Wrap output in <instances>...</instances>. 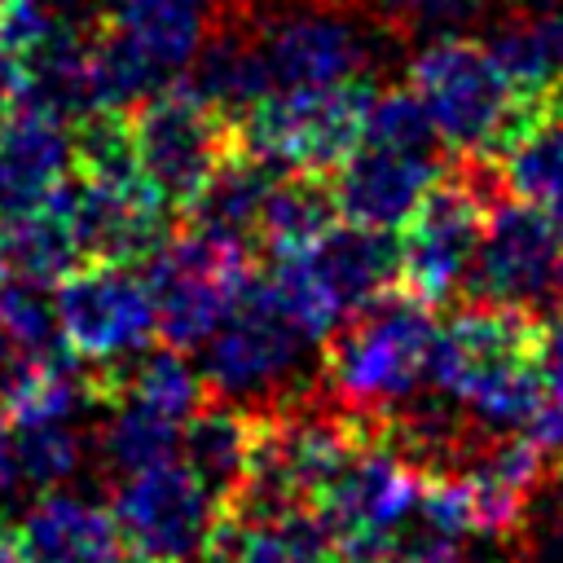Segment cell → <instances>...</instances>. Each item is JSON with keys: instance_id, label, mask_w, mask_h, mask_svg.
Wrapping results in <instances>:
<instances>
[{"instance_id": "cell-1", "label": "cell", "mask_w": 563, "mask_h": 563, "mask_svg": "<svg viewBox=\"0 0 563 563\" xmlns=\"http://www.w3.org/2000/svg\"><path fill=\"white\" fill-rule=\"evenodd\" d=\"M506 180L493 154H453L427 185L400 233V290L427 308H444L462 295L488 211L506 198Z\"/></svg>"}, {"instance_id": "cell-2", "label": "cell", "mask_w": 563, "mask_h": 563, "mask_svg": "<svg viewBox=\"0 0 563 563\" xmlns=\"http://www.w3.org/2000/svg\"><path fill=\"white\" fill-rule=\"evenodd\" d=\"M431 312L435 308L396 286L343 317L325 334L321 387L356 413H387L391 405L409 400L427 383V356L440 325Z\"/></svg>"}, {"instance_id": "cell-3", "label": "cell", "mask_w": 563, "mask_h": 563, "mask_svg": "<svg viewBox=\"0 0 563 563\" xmlns=\"http://www.w3.org/2000/svg\"><path fill=\"white\" fill-rule=\"evenodd\" d=\"M409 88L453 154H497L541 101L510 84L484 40L440 35L409 62Z\"/></svg>"}, {"instance_id": "cell-4", "label": "cell", "mask_w": 563, "mask_h": 563, "mask_svg": "<svg viewBox=\"0 0 563 563\" xmlns=\"http://www.w3.org/2000/svg\"><path fill=\"white\" fill-rule=\"evenodd\" d=\"M374 97L369 75L317 88H268L238 119V141L277 167L334 172L361 145Z\"/></svg>"}, {"instance_id": "cell-5", "label": "cell", "mask_w": 563, "mask_h": 563, "mask_svg": "<svg viewBox=\"0 0 563 563\" xmlns=\"http://www.w3.org/2000/svg\"><path fill=\"white\" fill-rule=\"evenodd\" d=\"M545 317L493 299H457L453 312L435 325L427 383L462 400L471 413L497 396L506 383L541 365Z\"/></svg>"}, {"instance_id": "cell-6", "label": "cell", "mask_w": 563, "mask_h": 563, "mask_svg": "<svg viewBox=\"0 0 563 563\" xmlns=\"http://www.w3.org/2000/svg\"><path fill=\"white\" fill-rule=\"evenodd\" d=\"M251 273H255V251L207 238L189 224L172 233L145 260V286L154 299L158 339L194 352L229 317Z\"/></svg>"}, {"instance_id": "cell-7", "label": "cell", "mask_w": 563, "mask_h": 563, "mask_svg": "<svg viewBox=\"0 0 563 563\" xmlns=\"http://www.w3.org/2000/svg\"><path fill=\"white\" fill-rule=\"evenodd\" d=\"M128 123L141 176L172 211H185L207 176L238 150V123L211 110L185 79L136 101L128 110Z\"/></svg>"}, {"instance_id": "cell-8", "label": "cell", "mask_w": 563, "mask_h": 563, "mask_svg": "<svg viewBox=\"0 0 563 563\" xmlns=\"http://www.w3.org/2000/svg\"><path fill=\"white\" fill-rule=\"evenodd\" d=\"M303 343H312L277 303L268 282L251 273L229 317L198 343V369L211 391L233 400H273L286 391Z\"/></svg>"}, {"instance_id": "cell-9", "label": "cell", "mask_w": 563, "mask_h": 563, "mask_svg": "<svg viewBox=\"0 0 563 563\" xmlns=\"http://www.w3.org/2000/svg\"><path fill=\"white\" fill-rule=\"evenodd\" d=\"M110 510L132 563H207L220 523L216 493L176 457L119 475Z\"/></svg>"}, {"instance_id": "cell-10", "label": "cell", "mask_w": 563, "mask_h": 563, "mask_svg": "<svg viewBox=\"0 0 563 563\" xmlns=\"http://www.w3.org/2000/svg\"><path fill=\"white\" fill-rule=\"evenodd\" d=\"M457 299H493L550 317L563 303V233L550 224V216L506 194L488 211Z\"/></svg>"}, {"instance_id": "cell-11", "label": "cell", "mask_w": 563, "mask_h": 563, "mask_svg": "<svg viewBox=\"0 0 563 563\" xmlns=\"http://www.w3.org/2000/svg\"><path fill=\"white\" fill-rule=\"evenodd\" d=\"M255 18V13H251ZM255 44L273 88H317L361 79L374 62V35L361 31L347 9L312 0L308 9L273 4L255 18Z\"/></svg>"}, {"instance_id": "cell-12", "label": "cell", "mask_w": 563, "mask_h": 563, "mask_svg": "<svg viewBox=\"0 0 563 563\" xmlns=\"http://www.w3.org/2000/svg\"><path fill=\"white\" fill-rule=\"evenodd\" d=\"M53 308L66 347L88 365L141 352L158 334L150 286L128 264H79L53 286Z\"/></svg>"}, {"instance_id": "cell-13", "label": "cell", "mask_w": 563, "mask_h": 563, "mask_svg": "<svg viewBox=\"0 0 563 563\" xmlns=\"http://www.w3.org/2000/svg\"><path fill=\"white\" fill-rule=\"evenodd\" d=\"M57 207L75 233L84 264H145L172 238V207L150 185H110L66 176Z\"/></svg>"}, {"instance_id": "cell-14", "label": "cell", "mask_w": 563, "mask_h": 563, "mask_svg": "<svg viewBox=\"0 0 563 563\" xmlns=\"http://www.w3.org/2000/svg\"><path fill=\"white\" fill-rule=\"evenodd\" d=\"M299 264L334 321H343L400 286V238L391 229L339 220L308 251H299Z\"/></svg>"}, {"instance_id": "cell-15", "label": "cell", "mask_w": 563, "mask_h": 563, "mask_svg": "<svg viewBox=\"0 0 563 563\" xmlns=\"http://www.w3.org/2000/svg\"><path fill=\"white\" fill-rule=\"evenodd\" d=\"M422 475L396 457L391 449L374 444L361 449L312 501V510L325 519L334 541L343 537H365V532H396L405 515H413Z\"/></svg>"}, {"instance_id": "cell-16", "label": "cell", "mask_w": 563, "mask_h": 563, "mask_svg": "<svg viewBox=\"0 0 563 563\" xmlns=\"http://www.w3.org/2000/svg\"><path fill=\"white\" fill-rule=\"evenodd\" d=\"M440 167H444V158H435V154H405V150L361 141L330 172L339 216L352 224L396 233L409 220V211L418 207V198L427 194V185L440 176Z\"/></svg>"}, {"instance_id": "cell-17", "label": "cell", "mask_w": 563, "mask_h": 563, "mask_svg": "<svg viewBox=\"0 0 563 563\" xmlns=\"http://www.w3.org/2000/svg\"><path fill=\"white\" fill-rule=\"evenodd\" d=\"M70 176V123L35 101L0 119V220L44 207Z\"/></svg>"}, {"instance_id": "cell-18", "label": "cell", "mask_w": 563, "mask_h": 563, "mask_svg": "<svg viewBox=\"0 0 563 563\" xmlns=\"http://www.w3.org/2000/svg\"><path fill=\"white\" fill-rule=\"evenodd\" d=\"M18 537L35 563H132L114 510L75 493H44L31 501Z\"/></svg>"}, {"instance_id": "cell-19", "label": "cell", "mask_w": 563, "mask_h": 563, "mask_svg": "<svg viewBox=\"0 0 563 563\" xmlns=\"http://www.w3.org/2000/svg\"><path fill=\"white\" fill-rule=\"evenodd\" d=\"M277 176H282L277 163L251 154L238 141V150L207 176V185L185 202L180 216H185L189 229H198L207 238H220V242L255 251L260 216H264V202H268V189H273ZM255 260H260V251H255Z\"/></svg>"}, {"instance_id": "cell-20", "label": "cell", "mask_w": 563, "mask_h": 563, "mask_svg": "<svg viewBox=\"0 0 563 563\" xmlns=\"http://www.w3.org/2000/svg\"><path fill=\"white\" fill-rule=\"evenodd\" d=\"M255 440H260V405L211 391L180 427V462L216 493V501H224L242 484Z\"/></svg>"}, {"instance_id": "cell-21", "label": "cell", "mask_w": 563, "mask_h": 563, "mask_svg": "<svg viewBox=\"0 0 563 563\" xmlns=\"http://www.w3.org/2000/svg\"><path fill=\"white\" fill-rule=\"evenodd\" d=\"M339 198H334V180L330 172H299V167H282V176L268 189L264 216H260V238L255 251L260 260H277V255H299L308 251L330 224H339Z\"/></svg>"}, {"instance_id": "cell-22", "label": "cell", "mask_w": 563, "mask_h": 563, "mask_svg": "<svg viewBox=\"0 0 563 563\" xmlns=\"http://www.w3.org/2000/svg\"><path fill=\"white\" fill-rule=\"evenodd\" d=\"M216 0H106V22L141 44L172 79L185 75L207 40Z\"/></svg>"}, {"instance_id": "cell-23", "label": "cell", "mask_w": 563, "mask_h": 563, "mask_svg": "<svg viewBox=\"0 0 563 563\" xmlns=\"http://www.w3.org/2000/svg\"><path fill=\"white\" fill-rule=\"evenodd\" d=\"M493 158L501 167L510 198H523L532 207L559 202L563 198V110L550 97H541Z\"/></svg>"}, {"instance_id": "cell-24", "label": "cell", "mask_w": 563, "mask_h": 563, "mask_svg": "<svg viewBox=\"0 0 563 563\" xmlns=\"http://www.w3.org/2000/svg\"><path fill=\"white\" fill-rule=\"evenodd\" d=\"M79 264L84 260H79L75 233L57 207V194L26 216L0 220V277H18V282L53 290Z\"/></svg>"}, {"instance_id": "cell-25", "label": "cell", "mask_w": 563, "mask_h": 563, "mask_svg": "<svg viewBox=\"0 0 563 563\" xmlns=\"http://www.w3.org/2000/svg\"><path fill=\"white\" fill-rule=\"evenodd\" d=\"M106 409H110V418L101 422L97 457L114 475H136L145 466L176 457V449H180V422L176 418H167L141 400H114Z\"/></svg>"}, {"instance_id": "cell-26", "label": "cell", "mask_w": 563, "mask_h": 563, "mask_svg": "<svg viewBox=\"0 0 563 563\" xmlns=\"http://www.w3.org/2000/svg\"><path fill=\"white\" fill-rule=\"evenodd\" d=\"M0 343L18 352H62L66 339L57 330V308L44 286L0 277Z\"/></svg>"}, {"instance_id": "cell-27", "label": "cell", "mask_w": 563, "mask_h": 563, "mask_svg": "<svg viewBox=\"0 0 563 563\" xmlns=\"http://www.w3.org/2000/svg\"><path fill=\"white\" fill-rule=\"evenodd\" d=\"M361 141H374V145H387V150H405V154H435L444 158V141L427 114V106L418 101L413 88H387L374 97L369 106V119H365V136Z\"/></svg>"}, {"instance_id": "cell-28", "label": "cell", "mask_w": 563, "mask_h": 563, "mask_svg": "<svg viewBox=\"0 0 563 563\" xmlns=\"http://www.w3.org/2000/svg\"><path fill=\"white\" fill-rule=\"evenodd\" d=\"M79 466V431L70 418H44V422H18V471L22 484L57 488Z\"/></svg>"}, {"instance_id": "cell-29", "label": "cell", "mask_w": 563, "mask_h": 563, "mask_svg": "<svg viewBox=\"0 0 563 563\" xmlns=\"http://www.w3.org/2000/svg\"><path fill=\"white\" fill-rule=\"evenodd\" d=\"M365 9L387 31H413V26L466 22L484 9V0H365Z\"/></svg>"}, {"instance_id": "cell-30", "label": "cell", "mask_w": 563, "mask_h": 563, "mask_svg": "<svg viewBox=\"0 0 563 563\" xmlns=\"http://www.w3.org/2000/svg\"><path fill=\"white\" fill-rule=\"evenodd\" d=\"M334 559L339 563H413L409 545L396 532H365V537H343L334 541Z\"/></svg>"}, {"instance_id": "cell-31", "label": "cell", "mask_w": 563, "mask_h": 563, "mask_svg": "<svg viewBox=\"0 0 563 563\" xmlns=\"http://www.w3.org/2000/svg\"><path fill=\"white\" fill-rule=\"evenodd\" d=\"M541 374L550 396L563 405V303L545 317V330H541Z\"/></svg>"}, {"instance_id": "cell-32", "label": "cell", "mask_w": 563, "mask_h": 563, "mask_svg": "<svg viewBox=\"0 0 563 563\" xmlns=\"http://www.w3.org/2000/svg\"><path fill=\"white\" fill-rule=\"evenodd\" d=\"M31 92V79H26V62L18 48H9L0 40V119H9Z\"/></svg>"}, {"instance_id": "cell-33", "label": "cell", "mask_w": 563, "mask_h": 563, "mask_svg": "<svg viewBox=\"0 0 563 563\" xmlns=\"http://www.w3.org/2000/svg\"><path fill=\"white\" fill-rule=\"evenodd\" d=\"M18 484H22V471H18V422L0 405V497L13 493Z\"/></svg>"}, {"instance_id": "cell-34", "label": "cell", "mask_w": 563, "mask_h": 563, "mask_svg": "<svg viewBox=\"0 0 563 563\" xmlns=\"http://www.w3.org/2000/svg\"><path fill=\"white\" fill-rule=\"evenodd\" d=\"M0 563H35V559L26 554V545H22L18 532H4L0 528Z\"/></svg>"}, {"instance_id": "cell-35", "label": "cell", "mask_w": 563, "mask_h": 563, "mask_svg": "<svg viewBox=\"0 0 563 563\" xmlns=\"http://www.w3.org/2000/svg\"><path fill=\"white\" fill-rule=\"evenodd\" d=\"M9 4H13V0H0V18H4V13H9Z\"/></svg>"}]
</instances>
